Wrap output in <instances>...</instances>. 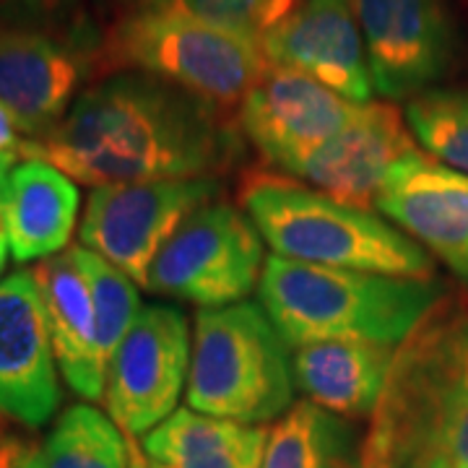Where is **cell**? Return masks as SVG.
<instances>
[{
    "mask_svg": "<svg viewBox=\"0 0 468 468\" xmlns=\"http://www.w3.org/2000/svg\"><path fill=\"white\" fill-rule=\"evenodd\" d=\"M362 468H468V307L437 304L406 344L365 440Z\"/></svg>",
    "mask_w": 468,
    "mask_h": 468,
    "instance_id": "cell-2",
    "label": "cell"
},
{
    "mask_svg": "<svg viewBox=\"0 0 468 468\" xmlns=\"http://www.w3.org/2000/svg\"><path fill=\"white\" fill-rule=\"evenodd\" d=\"M131 8H159L258 39L282 18L276 0H131Z\"/></svg>",
    "mask_w": 468,
    "mask_h": 468,
    "instance_id": "cell-25",
    "label": "cell"
},
{
    "mask_svg": "<svg viewBox=\"0 0 468 468\" xmlns=\"http://www.w3.org/2000/svg\"><path fill=\"white\" fill-rule=\"evenodd\" d=\"M27 452L29 448L16 435L0 430V468H18Z\"/></svg>",
    "mask_w": 468,
    "mask_h": 468,
    "instance_id": "cell-28",
    "label": "cell"
},
{
    "mask_svg": "<svg viewBox=\"0 0 468 468\" xmlns=\"http://www.w3.org/2000/svg\"><path fill=\"white\" fill-rule=\"evenodd\" d=\"M60 406L58 365L32 271L0 282V414L45 427Z\"/></svg>",
    "mask_w": 468,
    "mask_h": 468,
    "instance_id": "cell-15",
    "label": "cell"
},
{
    "mask_svg": "<svg viewBox=\"0 0 468 468\" xmlns=\"http://www.w3.org/2000/svg\"><path fill=\"white\" fill-rule=\"evenodd\" d=\"M18 468H48L45 466V458H42V451L29 448V452L24 455V461H21V466Z\"/></svg>",
    "mask_w": 468,
    "mask_h": 468,
    "instance_id": "cell-30",
    "label": "cell"
},
{
    "mask_svg": "<svg viewBox=\"0 0 468 468\" xmlns=\"http://www.w3.org/2000/svg\"><path fill=\"white\" fill-rule=\"evenodd\" d=\"M32 273L42 294L58 372L73 393L86 401H100L107 385V365L100 349L91 292L73 248L39 261Z\"/></svg>",
    "mask_w": 468,
    "mask_h": 468,
    "instance_id": "cell-17",
    "label": "cell"
},
{
    "mask_svg": "<svg viewBox=\"0 0 468 468\" xmlns=\"http://www.w3.org/2000/svg\"><path fill=\"white\" fill-rule=\"evenodd\" d=\"M42 458L48 468H131V442L115 419L76 403L58 417Z\"/></svg>",
    "mask_w": 468,
    "mask_h": 468,
    "instance_id": "cell-22",
    "label": "cell"
},
{
    "mask_svg": "<svg viewBox=\"0 0 468 468\" xmlns=\"http://www.w3.org/2000/svg\"><path fill=\"white\" fill-rule=\"evenodd\" d=\"M16 156L18 154H11V151H0V193H3V187H5L8 177H11V172H14Z\"/></svg>",
    "mask_w": 468,
    "mask_h": 468,
    "instance_id": "cell-29",
    "label": "cell"
},
{
    "mask_svg": "<svg viewBox=\"0 0 468 468\" xmlns=\"http://www.w3.org/2000/svg\"><path fill=\"white\" fill-rule=\"evenodd\" d=\"M73 255H76V263L81 268L89 292H91L100 349L104 365H110L120 341L125 338V334L131 331V325L138 318V313L144 310L141 297H138L133 279H128L120 268L107 263L97 252L86 250L84 245H73Z\"/></svg>",
    "mask_w": 468,
    "mask_h": 468,
    "instance_id": "cell-24",
    "label": "cell"
},
{
    "mask_svg": "<svg viewBox=\"0 0 468 468\" xmlns=\"http://www.w3.org/2000/svg\"><path fill=\"white\" fill-rule=\"evenodd\" d=\"M268 66L300 70L344 100L369 104L372 76L349 0H300L263 37Z\"/></svg>",
    "mask_w": 468,
    "mask_h": 468,
    "instance_id": "cell-14",
    "label": "cell"
},
{
    "mask_svg": "<svg viewBox=\"0 0 468 468\" xmlns=\"http://www.w3.org/2000/svg\"><path fill=\"white\" fill-rule=\"evenodd\" d=\"M406 125L427 156L468 175V89L421 91L406 104Z\"/></svg>",
    "mask_w": 468,
    "mask_h": 468,
    "instance_id": "cell-23",
    "label": "cell"
},
{
    "mask_svg": "<svg viewBox=\"0 0 468 468\" xmlns=\"http://www.w3.org/2000/svg\"><path fill=\"white\" fill-rule=\"evenodd\" d=\"M101 42L89 27L66 34L0 27V101L24 133L42 138L55 131L79 89L100 68Z\"/></svg>",
    "mask_w": 468,
    "mask_h": 468,
    "instance_id": "cell-10",
    "label": "cell"
},
{
    "mask_svg": "<svg viewBox=\"0 0 468 468\" xmlns=\"http://www.w3.org/2000/svg\"><path fill=\"white\" fill-rule=\"evenodd\" d=\"M424 151L393 104L369 101L356 120L284 175L300 177L334 201L372 211L388 180Z\"/></svg>",
    "mask_w": 468,
    "mask_h": 468,
    "instance_id": "cell-13",
    "label": "cell"
},
{
    "mask_svg": "<svg viewBox=\"0 0 468 468\" xmlns=\"http://www.w3.org/2000/svg\"><path fill=\"white\" fill-rule=\"evenodd\" d=\"M100 68L146 73L227 110L242 101L268 63L261 42L245 34L172 11L131 8L104 34Z\"/></svg>",
    "mask_w": 468,
    "mask_h": 468,
    "instance_id": "cell-6",
    "label": "cell"
},
{
    "mask_svg": "<svg viewBox=\"0 0 468 468\" xmlns=\"http://www.w3.org/2000/svg\"><path fill=\"white\" fill-rule=\"evenodd\" d=\"M128 3H131V0H128Z\"/></svg>",
    "mask_w": 468,
    "mask_h": 468,
    "instance_id": "cell-33",
    "label": "cell"
},
{
    "mask_svg": "<svg viewBox=\"0 0 468 468\" xmlns=\"http://www.w3.org/2000/svg\"><path fill=\"white\" fill-rule=\"evenodd\" d=\"M8 252H11V248H0V271L5 268V261H8Z\"/></svg>",
    "mask_w": 468,
    "mask_h": 468,
    "instance_id": "cell-32",
    "label": "cell"
},
{
    "mask_svg": "<svg viewBox=\"0 0 468 468\" xmlns=\"http://www.w3.org/2000/svg\"><path fill=\"white\" fill-rule=\"evenodd\" d=\"M8 245L18 263L45 261L63 250L79 217V190L42 159L21 162L0 193Z\"/></svg>",
    "mask_w": 468,
    "mask_h": 468,
    "instance_id": "cell-19",
    "label": "cell"
},
{
    "mask_svg": "<svg viewBox=\"0 0 468 468\" xmlns=\"http://www.w3.org/2000/svg\"><path fill=\"white\" fill-rule=\"evenodd\" d=\"M261 468H362V440L349 419L300 401L268 430Z\"/></svg>",
    "mask_w": 468,
    "mask_h": 468,
    "instance_id": "cell-21",
    "label": "cell"
},
{
    "mask_svg": "<svg viewBox=\"0 0 468 468\" xmlns=\"http://www.w3.org/2000/svg\"><path fill=\"white\" fill-rule=\"evenodd\" d=\"M268 430L177 409L144 437L151 468H261Z\"/></svg>",
    "mask_w": 468,
    "mask_h": 468,
    "instance_id": "cell-20",
    "label": "cell"
},
{
    "mask_svg": "<svg viewBox=\"0 0 468 468\" xmlns=\"http://www.w3.org/2000/svg\"><path fill=\"white\" fill-rule=\"evenodd\" d=\"M242 203L263 242L286 261L409 279L435 273L424 248L399 227L282 175L250 177Z\"/></svg>",
    "mask_w": 468,
    "mask_h": 468,
    "instance_id": "cell-4",
    "label": "cell"
},
{
    "mask_svg": "<svg viewBox=\"0 0 468 468\" xmlns=\"http://www.w3.org/2000/svg\"><path fill=\"white\" fill-rule=\"evenodd\" d=\"M239 154L224 107L146 73H112L86 89L55 131L24 146L27 159L91 187L211 177Z\"/></svg>",
    "mask_w": 468,
    "mask_h": 468,
    "instance_id": "cell-1",
    "label": "cell"
},
{
    "mask_svg": "<svg viewBox=\"0 0 468 468\" xmlns=\"http://www.w3.org/2000/svg\"><path fill=\"white\" fill-rule=\"evenodd\" d=\"M21 125L16 117L11 115V110L0 101V151H11V154H24V146L29 138H21Z\"/></svg>",
    "mask_w": 468,
    "mask_h": 468,
    "instance_id": "cell-27",
    "label": "cell"
},
{
    "mask_svg": "<svg viewBox=\"0 0 468 468\" xmlns=\"http://www.w3.org/2000/svg\"><path fill=\"white\" fill-rule=\"evenodd\" d=\"M266 266L263 237L232 203H206L180 224L149 268L146 289L217 310L258 289Z\"/></svg>",
    "mask_w": 468,
    "mask_h": 468,
    "instance_id": "cell-7",
    "label": "cell"
},
{
    "mask_svg": "<svg viewBox=\"0 0 468 468\" xmlns=\"http://www.w3.org/2000/svg\"><path fill=\"white\" fill-rule=\"evenodd\" d=\"M294 388L292 346L261 304L239 302L196 315L187 409L239 424H263L294 406Z\"/></svg>",
    "mask_w": 468,
    "mask_h": 468,
    "instance_id": "cell-5",
    "label": "cell"
},
{
    "mask_svg": "<svg viewBox=\"0 0 468 468\" xmlns=\"http://www.w3.org/2000/svg\"><path fill=\"white\" fill-rule=\"evenodd\" d=\"M385 100H414L455 66L458 34L445 0H349Z\"/></svg>",
    "mask_w": 468,
    "mask_h": 468,
    "instance_id": "cell-11",
    "label": "cell"
},
{
    "mask_svg": "<svg viewBox=\"0 0 468 468\" xmlns=\"http://www.w3.org/2000/svg\"><path fill=\"white\" fill-rule=\"evenodd\" d=\"M258 300L292 349L325 338H365L399 349L445 300V286L437 279L310 266L271 255Z\"/></svg>",
    "mask_w": 468,
    "mask_h": 468,
    "instance_id": "cell-3",
    "label": "cell"
},
{
    "mask_svg": "<svg viewBox=\"0 0 468 468\" xmlns=\"http://www.w3.org/2000/svg\"><path fill=\"white\" fill-rule=\"evenodd\" d=\"M76 3L79 0H0V18L37 29V24H55L68 16Z\"/></svg>",
    "mask_w": 468,
    "mask_h": 468,
    "instance_id": "cell-26",
    "label": "cell"
},
{
    "mask_svg": "<svg viewBox=\"0 0 468 468\" xmlns=\"http://www.w3.org/2000/svg\"><path fill=\"white\" fill-rule=\"evenodd\" d=\"M375 208L468 284V175L419 154L388 180Z\"/></svg>",
    "mask_w": 468,
    "mask_h": 468,
    "instance_id": "cell-16",
    "label": "cell"
},
{
    "mask_svg": "<svg viewBox=\"0 0 468 468\" xmlns=\"http://www.w3.org/2000/svg\"><path fill=\"white\" fill-rule=\"evenodd\" d=\"M396 346L365 338H325L292 349L294 385L338 417H372L396 362Z\"/></svg>",
    "mask_w": 468,
    "mask_h": 468,
    "instance_id": "cell-18",
    "label": "cell"
},
{
    "mask_svg": "<svg viewBox=\"0 0 468 468\" xmlns=\"http://www.w3.org/2000/svg\"><path fill=\"white\" fill-rule=\"evenodd\" d=\"M362 110L365 104L344 100L300 70L268 66L239 101V131L271 167L286 172Z\"/></svg>",
    "mask_w": 468,
    "mask_h": 468,
    "instance_id": "cell-12",
    "label": "cell"
},
{
    "mask_svg": "<svg viewBox=\"0 0 468 468\" xmlns=\"http://www.w3.org/2000/svg\"><path fill=\"white\" fill-rule=\"evenodd\" d=\"M190 325L177 307L149 304L138 313L107 365L110 417L128 437L149 435L177 409L190 372Z\"/></svg>",
    "mask_w": 468,
    "mask_h": 468,
    "instance_id": "cell-9",
    "label": "cell"
},
{
    "mask_svg": "<svg viewBox=\"0 0 468 468\" xmlns=\"http://www.w3.org/2000/svg\"><path fill=\"white\" fill-rule=\"evenodd\" d=\"M297 3H300V0H276V5H279V11H282V18H284Z\"/></svg>",
    "mask_w": 468,
    "mask_h": 468,
    "instance_id": "cell-31",
    "label": "cell"
},
{
    "mask_svg": "<svg viewBox=\"0 0 468 468\" xmlns=\"http://www.w3.org/2000/svg\"><path fill=\"white\" fill-rule=\"evenodd\" d=\"M214 177L94 187L81 221V245L146 289L149 268L185 218L214 203Z\"/></svg>",
    "mask_w": 468,
    "mask_h": 468,
    "instance_id": "cell-8",
    "label": "cell"
}]
</instances>
